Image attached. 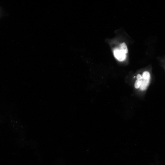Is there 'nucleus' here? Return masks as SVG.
I'll return each instance as SVG.
<instances>
[{
    "label": "nucleus",
    "mask_w": 165,
    "mask_h": 165,
    "mask_svg": "<svg viewBox=\"0 0 165 165\" xmlns=\"http://www.w3.org/2000/svg\"><path fill=\"white\" fill-rule=\"evenodd\" d=\"M113 51L115 57L118 61H123L126 59V54L123 53L120 49H114Z\"/></svg>",
    "instance_id": "1"
},
{
    "label": "nucleus",
    "mask_w": 165,
    "mask_h": 165,
    "mask_svg": "<svg viewBox=\"0 0 165 165\" xmlns=\"http://www.w3.org/2000/svg\"><path fill=\"white\" fill-rule=\"evenodd\" d=\"M150 79L148 80H142V82L140 86V89L141 90H145L149 83Z\"/></svg>",
    "instance_id": "2"
},
{
    "label": "nucleus",
    "mask_w": 165,
    "mask_h": 165,
    "mask_svg": "<svg viewBox=\"0 0 165 165\" xmlns=\"http://www.w3.org/2000/svg\"><path fill=\"white\" fill-rule=\"evenodd\" d=\"M120 49L125 54L128 53L127 48L125 42H123L121 44Z\"/></svg>",
    "instance_id": "3"
},
{
    "label": "nucleus",
    "mask_w": 165,
    "mask_h": 165,
    "mask_svg": "<svg viewBox=\"0 0 165 165\" xmlns=\"http://www.w3.org/2000/svg\"><path fill=\"white\" fill-rule=\"evenodd\" d=\"M142 77L143 80L150 79V73L148 71H145L143 73Z\"/></svg>",
    "instance_id": "4"
},
{
    "label": "nucleus",
    "mask_w": 165,
    "mask_h": 165,
    "mask_svg": "<svg viewBox=\"0 0 165 165\" xmlns=\"http://www.w3.org/2000/svg\"><path fill=\"white\" fill-rule=\"evenodd\" d=\"M142 81V79H137L136 80L134 84V87L138 89L140 87L141 85Z\"/></svg>",
    "instance_id": "5"
},
{
    "label": "nucleus",
    "mask_w": 165,
    "mask_h": 165,
    "mask_svg": "<svg viewBox=\"0 0 165 165\" xmlns=\"http://www.w3.org/2000/svg\"><path fill=\"white\" fill-rule=\"evenodd\" d=\"M137 79H142V77L140 74H138L137 75Z\"/></svg>",
    "instance_id": "6"
}]
</instances>
